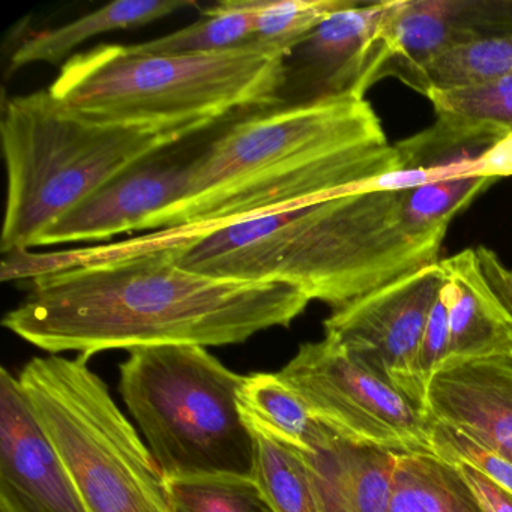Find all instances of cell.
Instances as JSON below:
<instances>
[{
  "mask_svg": "<svg viewBox=\"0 0 512 512\" xmlns=\"http://www.w3.org/2000/svg\"><path fill=\"white\" fill-rule=\"evenodd\" d=\"M512 35V0H391L380 80L470 44Z\"/></svg>",
  "mask_w": 512,
  "mask_h": 512,
  "instance_id": "obj_13",
  "label": "cell"
},
{
  "mask_svg": "<svg viewBox=\"0 0 512 512\" xmlns=\"http://www.w3.org/2000/svg\"><path fill=\"white\" fill-rule=\"evenodd\" d=\"M425 413L512 461V361H476L439 371Z\"/></svg>",
  "mask_w": 512,
  "mask_h": 512,
  "instance_id": "obj_14",
  "label": "cell"
},
{
  "mask_svg": "<svg viewBox=\"0 0 512 512\" xmlns=\"http://www.w3.org/2000/svg\"><path fill=\"white\" fill-rule=\"evenodd\" d=\"M169 491L173 512H277L257 479H176Z\"/></svg>",
  "mask_w": 512,
  "mask_h": 512,
  "instance_id": "obj_25",
  "label": "cell"
},
{
  "mask_svg": "<svg viewBox=\"0 0 512 512\" xmlns=\"http://www.w3.org/2000/svg\"><path fill=\"white\" fill-rule=\"evenodd\" d=\"M196 127H124L86 121L50 89L5 100L0 121L8 190L0 250L37 247L59 218L137 163Z\"/></svg>",
  "mask_w": 512,
  "mask_h": 512,
  "instance_id": "obj_5",
  "label": "cell"
},
{
  "mask_svg": "<svg viewBox=\"0 0 512 512\" xmlns=\"http://www.w3.org/2000/svg\"><path fill=\"white\" fill-rule=\"evenodd\" d=\"M280 376L344 442L392 454L430 451V418L325 335L299 347Z\"/></svg>",
  "mask_w": 512,
  "mask_h": 512,
  "instance_id": "obj_8",
  "label": "cell"
},
{
  "mask_svg": "<svg viewBox=\"0 0 512 512\" xmlns=\"http://www.w3.org/2000/svg\"><path fill=\"white\" fill-rule=\"evenodd\" d=\"M496 179L461 176L328 199L182 239L179 265L211 277L277 283L334 310L436 265L458 212Z\"/></svg>",
  "mask_w": 512,
  "mask_h": 512,
  "instance_id": "obj_2",
  "label": "cell"
},
{
  "mask_svg": "<svg viewBox=\"0 0 512 512\" xmlns=\"http://www.w3.org/2000/svg\"><path fill=\"white\" fill-rule=\"evenodd\" d=\"M302 455L322 512H391L392 452L338 440Z\"/></svg>",
  "mask_w": 512,
  "mask_h": 512,
  "instance_id": "obj_16",
  "label": "cell"
},
{
  "mask_svg": "<svg viewBox=\"0 0 512 512\" xmlns=\"http://www.w3.org/2000/svg\"><path fill=\"white\" fill-rule=\"evenodd\" d=\"M356 4V0H266L257 17L253 46L289 56L329 16Z\"/></svg>",
  "mask_w": 512,
  "mask_h": 512,
  "instance_id": "obj_24",
  "label": "cell"
},
{
  "mask_svg": "<svg viewBox=\"0 0 512 512\" xmlns=\"http://www.w3.org/2000/svg\"><path fill=\"white\" fill-rule=\"evenodd\" d=\"M257 440L256 479L277 512H322L304 455L251 428Z\"/></svg>",
  "mask_w": 512,
  "mask_h": 512,
  "instance_id": "obj_23",
  "label": "cell"
},
{
  "mask_svg": "<svg viewBox=\"0 0 512 512\" xmlns=\"http://www.w3.org/2000/svg\"><path fill=\"white\" fill-rule=\"evenodd\" d=\"M437 116H454L496 125L512 133V76L460 88L433 89L424 95Z\"/></svg>",
  "mask_w": 512,
  "mask_h": 512,
  "instance_id": "obj_26",
  "label": "cell"
},
{
  "mask_svg": "<svg viewBox=\"0 0 512 512\" xmlns=\"http://www.w3.org/2000/svg\"><path fill=\"white\" fill-rule=\"evenodd\" d=\"M512 76V35L443 53L398 77L413 91L460 88Z\"/></svg>",
  "mask_w": 512,
  "mask_h": 512,
  "instance_id": "obj_22",
  "label": "cell"
},
{
  "mask_svg": "<svg viewBox=\"0 0 512 512\" xmlns=\"http://www.w3.org/2000/svg\"><path fill=\"white\" fill-rule=\"evenodd\" d=\"M391 0L329 16L286 59L278 106L365 100L388 59L383 28Z\"/></svg>",
  "mask_w": 512,
  "mask_h": 512,
  "instance_id": "obj_10",
  "label": "cell"
},
{
  "mask_svg": "<svg viewBox=\"0 0 512 512\" xmlns=\"http://www.w3.org/2000/svg\"><path fill=\"white\" fill-rule=\"evenodd\" d=\"M449 349L442 370L476 361H512V314L485 278L476 248L440 260Z\"/></svg>",
  "mask_w": 512,
  "mask_h": 512,
  "instance_id": "obj_15",
  "label": "cell"
},
{
  "mask_svg": "<svg viewBox=\"0 0 512 512\" xmlns=\"http://www.w3.org/2000/svg\"><path fill=\"white\" fill-rule=\"evenodd\" d=\"M193 7H197L194 0H116L68 25L44 29L25 38L11 56V70L32 64H59L77 47L98 35L142 28Z\"/></svg>",
  "mask_w": 512,
  "mask_h": 512,
  "instance_id": "obj_18",
  "label": "cell"
},
{
  "mask_svg": "<svg viewBox=\"0 0 512 512\" xmlns=\"http://www.w3.org/2000/svg\"><path fill=\"white\" fill-rule=\"evenodd\" d=\"M403 169L367 100L257 110L191 161L187 196L145 229L178 239L361 190Z\"/></svg>",
  "mask_w": 512,
  "mask_h": 512,
  "instance_id": "obj_3",
  "label": "cell"
},
{
  "mask_svg": "<svg viewBox=\"0 0 512 512\" xmlns=\"http://www.w3.org/2000/svg\"><path fill=\"white\" fill-rule=\"evenodd\" d=\"M0 512H88L31 401L0 373Z\"/></svg>",
  "mask_w": 512,
  "mask_h": 512,
  "instance_id": "obj_11",
  "label": "cell"
},
{
  "mask_svg": "<svg viewBox=\"0 0 512 512\" xmlns=\"http://www.w3.org/2000/svg\"><path fill=\"white\" fill-rule=\"evenodd\" d=\"M466 176L500 179L512 176V133L503 137L493 148L473 161Z\"/></svg>",
  "mask_w": 512,
  "mask_h": 512,
  "instance_id": "obj_30",
  "label": "cell"
},
{
  "mask_svg": "<svg viewBox=\"0 0 512 512\" xmlns=\"http://www.w3.org/2000/svg\"><path fill=\"white\" fill-rule=\"evenodd\" d=\"M160 154L125 170L59 218L38 239L37 247L106 241L143 230L155 215L181 202L187 196L193 160L169 161Z\"/></svg>",
  "mask_w": 512,
  "mask_h": 512,
  "instance_id": "obj_12",
  "label": "cell"
},
{
  "mask_svg": "<svg viewBox=\"0 0 512 512\" xmlns=\"http://www.w3.org/2000/svg\"><path fill=\"white\" fill-rule=\"evenodd\" d=\"M2 281L31 292L2 325L50 355L158 346H229L287 328L310 299L277 283L190 271L148 235L62 253L7 254Z\"/></svg>",
  "mask_w": 512,
  "mask_h": 512,
  "instance_id": "obj_1",
  "label": "cell"
},
{
  "mask_svg": "<svg viewBox=\"0 0 512 512\" xmlns=\"http://www.w3.org/2000/svg\"><path fill=\"white\" fill-rule=\"evenodd\" d=\"M458 472L463 476L482 512H512V494L499 487L487 476L472 467L457 464Z\"/></svg>",
  "mask_w": 512,
  "mask_h": 512,
  "instance_id": "obj_29",
  "label": "cell"
},
{
  "mask_svg": "<svg viewBox=\"0 0 512 512\" xmlns=\"http://www.w3.org/2000/svg\"><path fill=\"white\" fill-rule=\"evenodd\" d=\"M286 59L259 46L160 55L101 44L65 62L50 92L95 124L205 130L233 112L278 106Z\"/></svg>",
  "mask_w": 512,
  "mask_h": 512,
  "instance_id": "obj_4",
  "label": "cell"
},
{
  "mask_svg": "<svg viewBox=\"0 0 512 512\" xmlns=\"http://www.w3.org/2000/svg\"><path fill=\"white\" fill-rule=\"evenodd\" d=\"M442 290V289H440ZM449 349L448 310L442 293L437 296L418 350V373L428 388L430 380L442 370Z\"/></svg>",
  "mask_w": 512,
  "mask_h": 512,
  "instance_id": "obj_28",
  "label": "cell"
},
{
  "mask_svg": "<svg viewBox=\"0 0 512 512\" xmlns=\"http://www.w3.org/2000/svg\"><path fill=\"white\" fill-rule=\"evenodd\" d=\"M119 371L122 398L167 481L256 479L257 440L239 406L245 376L202 346L131 350Z\"/></svg>",
  "mask_w": 512,
  "mask_h": 512,
  "instance_id": "obj_6",
  "label": "cell"
},
{
  "mask_svg": "<svg viewBox=\"0 0 512 512\" xmlns=\"http://www.w3.org/2000/svg\"><path fill=\"white\" fill-rule=\"evenodd\" d=\"M391 512H482L457 467L431 452L392 455Z\"/></svg>",
  "mask_w": 512,
  "mask_h": 512,
  "instance_id": "obj_20",
  "label": "cell"
},
{
  "mask_svg": "<svg viewBox=\"0 0 512 512\" xmlns=\"http://www.w3.org/2000/svg\"><path fill=\"white\" fill-rule=\"evenodd\" d=\"M430 451L446 463L472 467L512 494V461L451 425L430 419Z\"/></svg>",
  "mask_w": 512,
  "mask_h": 512,
  "instance_id": "obj_27",
  "label": "cell"
},
{
  "mask_svg": "<svg viewBox=\"0 0 512 512\" xmlns=\"http://www.w3.org/2000/svg\"><path fill=\"white\" fill-rule=\"evenodd\" d=\"M443 283L440 262L412 272L332 311L325 335L425 410L418 350Z\"/></svg>",
  "mask_w": 512,
  "mask_h": 512,
  "instance_id": "obj_9",
  "label": "cell"
},
{
  "mask_svg": "<svg viewBox=\"0 0 512 512\" xmlns=\"http://www.w3.org/2000/svg\"><path fill=\"white\" fill-rule=\"evenodd\" d=\"M511 131L454 116H437L428 130L398 142L401 170L433 173L440 179L467 175L470 164Z\"/></svg>",
  "mask_w": 512,
  "mask_h": 512,
  "instance_id": "obj_19",
  "label": "cell"
},
{
  "mask_svg": "<svg viewBox=\"0 0 512 512\" xmlns=\"http://www.w3.org/2000/svg\"><path fill=\"white\" fill-rule=\"evenodd\" d=\"M266 0H224L203 11L193 25L137 49L160 55H208L253 46L257 17Z\"/></svg>",
  "mask_w": 512,
  "mask_h": 512,
  "instance_id": "obj_21",
  "label": "cell"
},
{
  "mask_svg": "<svg viewBox=\"0 0 512 512\" xmlns=\"http://www.w3.org/2000/svg\"><path fill=\"white\" fill-rule=\"evenodd\" d=\"M19 380L88 512H173L160 464L83 356L31 359Z\"/></svg>",
  "mask_w": 512,
  "mask_h": 512,
  "instance_id": "obj_7",
  "label": "cell"
},
{
  "mask_svg": "<svg viewBox=\"0 0 512 512\" xmlns=\"http://www.w3.org/2000/svg\"><path fill=\"white\" fill-rule=\"evenodd\" d=\"M239 406L248 427L302 454L326 451L341 440L314 416L301 395L280 373L245 376Z\"/></svg>",
  "mask_w": 512,
  "mask_h": 512,
  "instance_id": "obj_17",
  "label": "cell"
}]
</instances>
